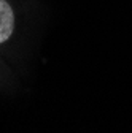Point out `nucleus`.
Here are the masks:
<instances>
[{
    "label": "nucleus",
    "instance_id": "nucleus-1",
    "mask_svg": "<svg viewBox=\"0 0 132 133\" xmlns=\"http://www.w3.org/2000/svg\"><path fill=\"white\" fill-rule=\"evenodd\" d=\"M14 29V14L8 2L0 0V43L7 41Z\"/></svg>",
    "mask_w": 132,
    "mask_h": 133
}]
</instances>
